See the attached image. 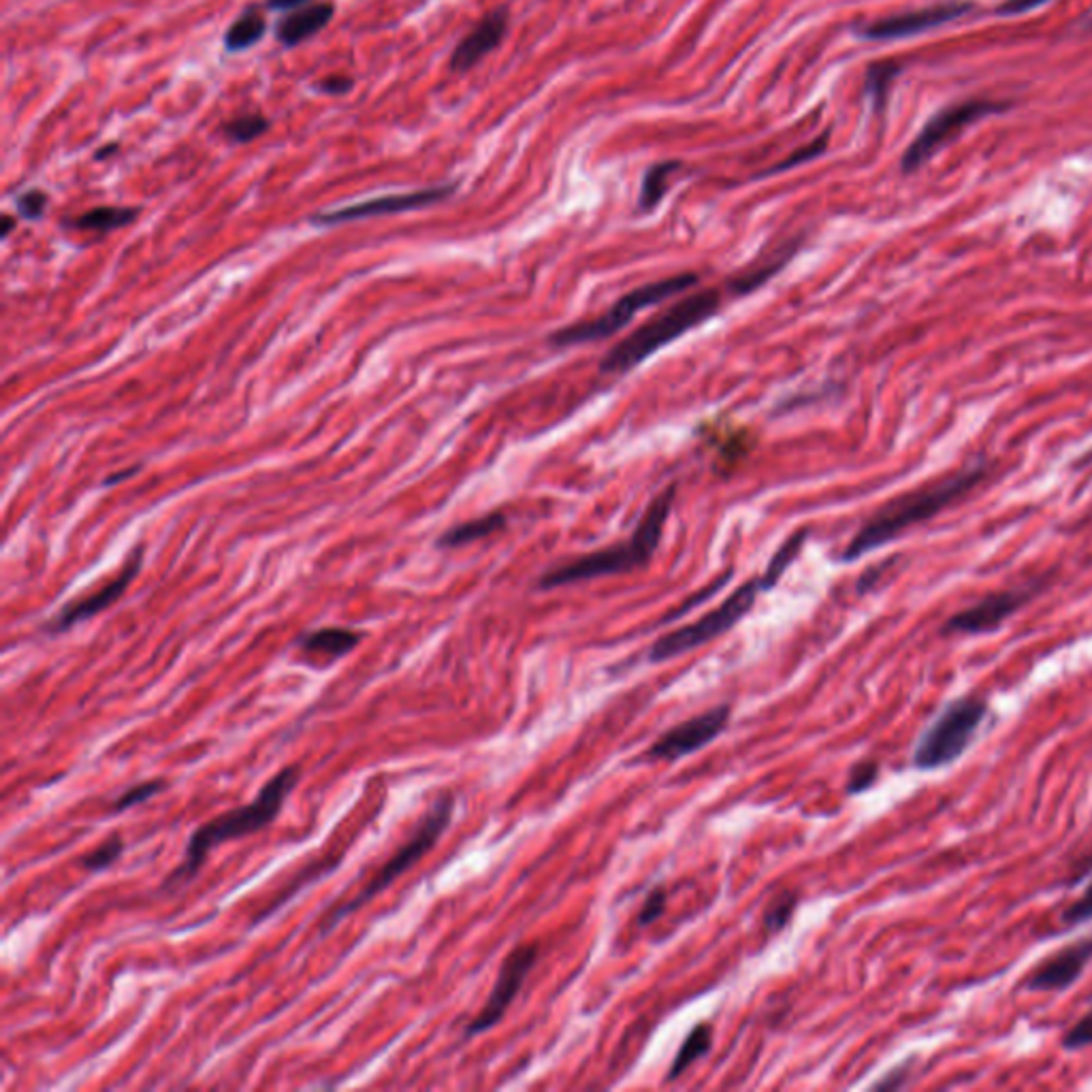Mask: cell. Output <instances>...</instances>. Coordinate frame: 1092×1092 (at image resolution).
I'll use <instances>...</instances> for the list:
<instances>
[{"instance_id": "cell-32", "label": "cell", "mask_w": 1092, "mask_h": 1092, "mask_svg": "<svg viewBox=\"0 0 1092 1092\" xmlns=\"http://www.w3.org/2000/svg\"><path fill=\"white\" fill-rule=\"evenodd\" d=\"M48 194L44 190L38 188H32V190H26L22 192L18 198H16V208L20 212L22 218L26 220H38L44 214H46V208H48Z\"/></svg>"}, {"instance_id": "cell-4", "label": "cell", "mask_w": 1092, "mask_h": 1092, "mask_svg": "<svg viewBox=\"0 0 1092 1092\" xmlns=\"http://www.w3.org/2000/svg\"><path fill=\"white\" fill-rule=\"evenodd\" d=\"M721 305V293L707 289L685 297L670 308L662 310L651 320H646L634 334L623 338L611 348V352L602 358V372L625 374L640 366L642 361L681 338L690 329L702 325L704 320L713 318Z\"/></svg>"}, {"instance_id": "cell-17", "label": "cell", "mask_w": 1092, "mask_h": 1092, "mask_svg": "<svg viewBox=\"0 0 1092 1092\" xmlns=\"http://www.w3.org/2000/svg\"><path fill=\"white\" fill-rule=\"evenodd\" d=\"M508 30V11L496 9L484 16L470 34H465L451 56V71L463 73L491 54Z\"/></svg>"}, {"instance_id": "cell-16", "label": "cell", "mask_w": 1092, "mask_h": 1092, "mask_svg": "<svg viewBox=\"0 0 1092 1092\" xmlns=\"http://www.w3.org/2000/svg\"><path fill=\"white\" fill-rule=\"evenodd\" d=\"M1092 962V937H1084L1039 962L1024 982L1029 992H1063L1073 986Z\"/></svg>"}, {"instance_id": "cell-30", "label": "cell", "mask_w": 1092, "mask_h": 1092, "mask_svg": "<svg viewBox=\"0 0 1092 1092\" xmlns=\"http://www.w3.org/2000/svg\"><path fill=\"white\" fill-rule=\"evenodd\" d=\"M796 903H798V897L794 893H781L771 905L766 907V913H764V926L771 930V933H777V930H781L783 926H788L794 909H796Z\"/></svg>"}, {"instance_id": "cell-28", "label": "cell", "mask_w": 1092, "mask_h": 1092, "mask_svg": "<svg viewBox=\"0 0 1092 1092\" xmlns=\"http://www.w3.org/2000/svg\"><path fill=\"white\" fill-rule=\"evenodd\" d=\"M804 536H806V532H798V534L790 536V540L777 551V555L773 557L771 565H768V570H766L764 577H762L764 583H766V589H773V587L779 583V579H781L783 572L788 570V565H790V563L796 559V555L800 553V549H802V544H804Z\"/></svg>"}, {"instance_id": "cell-36", "label": "cell", "mask_w": 1092, "mask_h": 1092, "mask_svg": "<svg viewBox=\"0 0 1092 1092\" xmlns=\"http://www.w3.org/2000/svg\"><path fill=\"white\" fill-rule=\"evenodd\" d=\"M666 909V889L664 887H656L654 893L646 897L640 913H638V924L642 926H649L651 922H656Z\"/></svg>"}, {"instance_id": "cell-18", "label": "cell", "mask_w": 1092, "mask_h": 1092, "mask_svg": "<svg viewBox=\"0 0 1092 1092\" xmlns=\"http://www.w3.org/2000/svg\"><path fill=\"white\" fill-rule=\"evenodd\" d=\"M336 16L334 3H310L295 11H287L275 22L273 34L282 48H297L320 30H325Z\"/></svg>"}, {"instance_id": "cell-37", "label": "cell", "mask_w": 1092, "mask_h": 1092, "mask_svg": "<svg viewBox=\"0 0 1092 1092\" xmlns=\"http://www.w3.org/2000/svg\"><path fill=\"white\" fill-rule=\"evenodd\" d=\"M352 88H354V79L348 77V75H342V73L329 75V77H325V79H320V82L316 84V90H318V92L329 95V97H342V95H348Z\"/></svg>"}, {"instance_id": "cell-5", "label": "cell", "mask_w": 1092, "mask_h": 1092, "mask_svg": "<svg viewBox=\"0 0 1092 1092\" xmlns=\"http://www.w3.org/2000/svg\"><path fill=\"white\" fill-rule=\"evenodd\" d=\"M453 811H455V798L451 794L437 796V800L429 806V811L421 818V822L412 830L410 838L403 843L397 852L374 873V877L363 885L350 901H346L344 905H334L325 915H322L320 935L322 937L329 935L346 915H350L352 911H356L358 907H363L368 901L384 893L393 881H397L403 873L410 871L419 860H423L435 847L444 830L451 826Z\"/></svg>"}, {"instance_id": "cell-1", "label": "cell", "mask_w": 1092, "mask_h": 1092, "mask_svg": "<svg viewBox=\"0 0 1092 1092\" xmlns=\"http://www.w3.org/2000/svg\"><path fill=\"white\" fill-rule=\"evenodd\" d=\"M988 472L990 463L986 459H980L958 472H950L933 482L924 484V487H917L893 502H887L862 525L854 534V538L849 540V544L843 551V559L856 561L862 555L897 540L901 534L915 528V525L935 518L956 502L964 500L978 484L986 480Z\"/></svg>"}, {"instance_id": "cell-27", "label": "cell", "mask_w": 1092, "mask_h": 1092, "mask_svg": "<svg viewBox=\"0 0 1092 1092\" xmlns=\"http://www.w3.org/2000/svg\"><path fill=\"white\" fill-rule=\"evenodd\" d=\"M901 73V69L895 62H879L869 66L867 73V92L871 95L877 109H883L889 92V84L895 82V77Z\"/></svg>"}, {"instance_id": "cell-13", "label": "cell", "mask_w": 1092, "mask_h": 1092, "mask_svg": "<svg viewBox=\"0 0 1092 1092\" xmlns=\"http://www.w3.org/2000/svg\"><path fill=\"white\" fill-rule=\"evenodd\" d=\"M727 721H730V707L719 704L690 721H683L670 727L668 733H664L649 747L646 755L658 757V760H668V762L681 760L685 755L707 747L709 743H713L723 733Z\"/></svg>"}, {"instance_id": "cell-10", "label": "cell", "mask_w": 1092, "mask_h": 1092, "mask_svg": "<svg viewBox=\"0 0 1092 1092\" xmlns=\"http://www.w3.org/2000/svg\"><path fill=\"white\" fill-rule=\"evenodd\" d=\"M1047 587V579H1035L1024 585L1003 589L970 604L968 609L952 615L943 628V636H980L998 630L1009 617H1014L1020 609L1035 600Z\"/></svg>"}, {"instance_id": "cell-6", "label": "cell", "mask_w": 1092, "mask_h": 1092, "mask_svg": "<svg viewBox=\"0 0 1092 1092\" xmlns=\"http://www.w3.org/2000/svg\"><path fill=\"white\" fill-rule=\"evenodd\" d=\"M988 715V702L978 696L950 700L922 733L913 747L917 771H937L960 760L976 741Z\"/></svg>"}, {"instance_id": "cell-15", "label": "cell", "mask_w": 1092, "mask_h": 1092, "mask_svg": "<svg viewBox=\"0 0 1092 1092\" xmlns=\"http://www.w3.org/2000/svg\"><path fill=\"white\" fill-rule=\"evenodd\" d=\"M139 568H141V549H137L133 553V557L125 563V568L119 570V575L113 581H109L99 591H95V593H90L86 597H79L75 602H69L54 619H50L44 625V632H48V634H62V632L71 630L73 625L82 623V621L103 613L105 609H109L113 602L119 600V595L127 591L131 581L137 577Z\"/></svg>"}, {"instance_id": "cell-35", "label": "cell", "mask_w": 1092, "mask_h": 1092, "mask_svg": "<svg viewBox=\"0 0 1092 1092\" xmlns=\"http://www.w3.org/2000/svg\"><path fill=\"white\" fill-rule=\"evenodd\" d=\"M826 143H828V133H824V135H822V137H820L818 141H814V143H808V145H804V148L796 150V152H794V154H792V156H790L788 160H783V163H781V165L773 167V169H771V171H768V174H777V171H785V169H792V167H796V165H802V163H806V160H811V158L820 156V154H822V152L826 150Z\"/></svg>"}, {"instance_id": "cell-40", "label": "cell", "mask_w": 1092, "mask_h": 1092, "mask_svg": "<svg viewBox=\"0 0 1092 1092\" xmlns=\"http://www.w3.org/2000/svg\"><path fill=\"white\" fill-rule=\"evenodd\" d=\"M310 3H312V0H265L267 9H271V11H295V9L305 7Z\"/></svg>"}, {"instance_id": "cell-3", "label": "cell", "mask_w": 1092, "mask_h": 1092, "mask_svg": "<svg viewBox=\"0 0 1092 1092\" xmlns=\"http://www.w3.org/2000/svg\"><path fill=\"white\" fill-rule=\"evenodd\" d=\"M676 487L670 484L666 487L651 504L644 510L640 523L636 525L634 534L619 544L606 547L602 551H593L589 555L577 557L572 561H565L557 568H551L540 581V589H555L563 585H572L581 581H593L600 577H613V575H625L638 568H644L656 555L662 534L666 528V521L670 516L672 504H674Z\"/></svg>"}, {"instance_id": "cell-23", "label": "cell", "mask_w": 1092, "mask_h": 1092, "mask_svg": "<svg viewBox=\"0 0 1092 1092\" xmlns=\"http://www.w3.org/2000/svg\"><path fill=\"white\" fill-rule=\"evenodd\" d=\"M504 525H506V516L500 514V512H494V514H487V516L468 521L463 525H457V528H453V530H449L447 534H444L437 544L440 547H463L468 542L487 538V536L500 532Z\"/></svg>"}, {"instance_id": "cell-38", "label": "cell", "mask_w": 1092, "mask_h": 1092, "mask_svg": "<svg viewBox=\"0 0 1092 1092\" xmlns=\"http://www.w3.org/2000/svg\"><path fill=\"white\" fill-rule=\"evenodd\" d=\"M1049 0H1003V3L996 7V16L1001 18H1014V16H1022V14H1029L1041 5H1047Z\"/></svg>"}, {"instance_id": "cell-24", "label": "cell", "mask_w": 1092, "mask_h": 1092, "mask_svg": "<svg viewBox=\"0 0 1092 1092\" xmlns=\"http://www.w3.org/2000/svg\"><path fill=\"white\" fill-rule=\"evenodd\" d=\"M269 129H271V119L267 115H263L261 111H250V113H239L231 117L229 123L222 127V135L233 143L244 145V143L257 141Z\"/></svg>"}, {"instance_id": "cell-43", "label": "cell", "mask_w": 1092, "mask_h": 1092, "mask_svg": "<svg viewBox=\"0 0 1092 1092\" xmlns=\"http://www.w3.org/2000/svg\"><path fill=\"white\" fill-rule=\"evenodd\" d=\"M14 227H16V218L3 216V237H7L14 231Z\"/></svg>"}, {"instance_id": "cell-42", "label": "cell", "mask_w": 1092, "mask_h": 1092, "mask_svg": "<svg viewBox=\"0 0 1092 1092\" xmlns=\"http://www.w3.org/2000/svg\"><path fill=\"white\" fill-rule=\"evenodd\" d=\"M133 474H137V468H131L129 472H119V474H113V476H109V478H107L105 482H107V484H113V482H119V480H127V478H131Z\"/></svg>"}, {"instance_id": "cell-11", "label": "cell", "mask_w": 1092, "mask_h": 1092, "mask_svg": "<svg viewBox=\"0 0 1092 1092\" xmlns=\"http://www.w3.org/2000/svg\"><path fill=\"white\" fill-rule=\"evenodd\" d=\"M536 962H538V945L536 943L516 945L506 956V960H504V964L500 968L498 982H496L487 1003H484V1007L480 1009V1014L465 1027V1037L487 1033L489 1029H494L504 1018L508 1007L512 1005V1001L521 992L525 980H528V976L532 974V968H534Z\"/></svg>"}, {"instance_id": "cell-25", "label": "cell", "mask_w": 1092, "mask_h": 1092, "mask_svg": "<svg viewBox=\"0 0 1092 1092\" xmlns=\"http://www.w3.org/2000/svg\"><path fill=\"white\" fill-rule=\"evenodd\" d=\"M678 169V163H660L656 167H651L649 171H646L644 180H642V190H640V208L644 212L654 210L660 201L664 198L666 194V188H668V178L670 174Z\"/></svg>"}, {"instance_id": "cell-7", "label": "cell", "mask_w": 1092, "mask_h": 1092, "mask_svg": "<svg viewBox=\"0 0 1092 1092\" xmlns=\"http://www.w3.org/2000/svg\"><path fill=\"white\" fill-rule=\"evenodd\" d=\"M696 282H698V275L687 271V273H676V275L651 282V285L638 287L630 291L628 295H623L606 314L591 318V320H581V322H575V325L553 331L549 342L557 348H565V346H577V344L611 338L623 327H628L638 312L685 293L687 289H692Z\"/></svg>"}, {"instance_id": "cell-22", "label": "cell", "mask_w": 1092, "mask_h": 1092, "mask_svg": "<svg viewBox=\"0 0 1092 1092\" xmlns=\"http://www.w3.org/2000/svg\"><path fill=\"white\" fill-rule=\"evenodd\" d=\"M711 1043H713V1029H711V1024L700 1022L681 1043L676 1057H674V1063H672V1067L668 1071V1080L681 1077L698 1059H702L707 1055V1051L711 1049Z\"/></svg>"}, {"instance_id": "cell-8", "label": "cell", "mask_w": 1092, "mask_h": 1092, "mask_svg": "<svg viewBox=\"0 0 1092 1092\" xmlns=\"http://www.w3.org/2000/svg\"><path fill=\"white\" fill-rule=\"evenodd\" d=\"M760 591H768L762 577L747 581L741 585L730 597L721 602L717 609L709 611L698 621L678 628L666 636H662L649 651V662H666L672 658H678L687 651H694L698 646L715 640L717 636L733 630L755 604V597Z\"/></svg>"}, {"instance_id": "cell-31", "label": "cell", "mask_w": 1092, "mask_h": 1092, "mask_svg": "<svg viewBox=\"0 0 1092 1092\" xmlns=\"http://www.w3.org/2000/svg\"><path fill=\"white\" fill-rule=\"evenodd\" d=\"M879 777V764L875 760L858 762L852 771H849L847 779V792L849 794H862L875 785Z\"/></svg>"}, {"instance_id": "cell-33", "label": "cell", "mask_w": 1092, "mask_h": 1092, "mask_svg": "<svg viewBox=\"0 0 1092 1092\" xmlns=\"http://www.w3.org/2000/svg\"><path fill=\"white\" fill-rule=\"evenodd\" d=\"M1061 1045L1069 1051H1075V1049H1084L1088 1045H1092V1009L1088 1011V1014H1084L1061 1039Z\"/></svg>"}, {"instance_id": "cell-19", "label": "cell", "mask_w": 1092, "mask_h": 1092, "mask_svg": "<svg viewBox=\"0 0 1092 1092\" xmlns=\"http://www.w3.org/2000/svg\"><path fill=\"white\" fill-rule=\"evenodd\" d=\"M267 32V20L257 5H248L224 32V50L229 54L248 52L263 42Z\"/></svg>"}, {"instance_id": "cell-9", "label": "cell", "mask_w": 1092, "mask_h": 1092, "mask_svg": "<svg viewBox=\"0 0 1092 1092\" xmlns=\"http://www.w3.org/2000/svg\"><path fill=\"white\" fill-rule=\"evenodd\" d=\"M1005 109H1009L1007 103L984 101V99L964 101V103L941 109L939 113H935L928 119L924 129L917 133V137L911 141V145L905 150L903 160H901L903 174L917 171L943 145H948L956 135H960L966 127L980 123V119H984L986 115L1003 113Z\"/></svg>"}, {"instance_id": "cell-21", "label": "cell", "mask_w": 1092, "mask_h": 1092, "mask_svg": "<svg viewBox=\"0 0 1092 1092\" xmlns=\"http://www.w3.org/2000/svg\"><path fill=\"white\" fill-rule=\"evenodd\" d=\"M139 216V210L137 208H95L82 216H77L73 220H69L66 224L73 227V229H79V231H99V233H109V231H115V229H123L127 224H131L135 218Z\"/></svg>"}, {"instance_id": "cell-12", "label": "cell", "mask_w": 1092, "mask_h": 1092, "mask_svg": "<svg viewBox=\"0 0 1092 1092\" xmlns=\"http://www.w3.org/2000/svg\"><path fill=\"white\" fill-rule=\"evenodd\" d=\"M457 190V184H442L433 188H423L415 192H403V194H387L370 201H361V204L334 210V212H320L312 216L314 224H342L363 218H374V216H387V214H401V212H412L423 210L427 206L440 204V201L449 198Z\"/></svg>"}, {"instance_id": "cell-29", "label": "cell", "mask_w": 1092, "mask_h": 1092, "mask_svg": "<svg viewBox=\"0 0 1092 1092\" xmlns=\"http://www.w3.org/2000/svg\"><path fill=\"white\" fill-rule=\"evenodd\" d=\"M165 788H167V781H165V779H150V781H141V783L129 788V790H127L123 796H119V798H115V800L111 802V811H113V814L129 811V808H133V806L145 802L148 798L160 794Z\"/></svg>"}, {"instance_id": "cell-39", "label": "cell", "mask_w": 1092, "mask_h": 1092, "mask_svg": "<svg viewBox=\"0 0 1092 1092\" xmlns=\"http://www.w3.org/2000/svg\"><path fill=\"white\" fill-rule=\"evenodd\" d=\"M913 1065H915L913 1059L907 1061V1063H903V1065H899L897 1069H893L889 1073H885V1077L879 1080L873 1088H879V1090H883V1088H903V1086L909 1082V1073H911V1067H913Z\"/></svg>"}, {"instance_id": "cell-41", "label": "cell", "mask_w": 1092, "mask_h": 1092, "mask_svg": "<svg viewBox=\"0 0 1092 1092\" xmlns=\"http://www.w3.org/2000/svg\"><path fill=\"white\" fill-rule=\"evenodd\" d=\"M117 148H119V145H117V143H115V141H111V143H107V145H105V148H99V150H97V152H95V160H107V158H109V156H113V154H115V152H117Z\"/></svg>"}, {"instance_id": "cell-2", "label": "cell", "mask_w": 1092, "mask_h": 1092, "mask_svg": "<svg viewBox=\"0 0 1092 1092\" xmlns=\"http://www.w3.org/2000/svg\"><path fill=\"white\" fill-rule=\"evenodd\" d=\"M299 779L301 771L297 764L282 768L277 775H273L263 785V790L252 802L244 806H235L231 811L210 820L208 824H201L190 834L184 860L176 867V871H171L165 877L163 883H160V893L174 895L180 887L190 883L201 873V867L206 864L214 847L235 838H244L248 834H257L269 824H273L282 811V806H285L287 796L295 790Z\"/></svg>"}, {"instance_id": "cell-34", "label": "cell", "mask_w": 1092, "mask_h": 1092, "mask_svg": "<svg viewBox=\"0 0 1092 1092\" xmlns=\"http://www.w3.org/2000/svg\"><path fill=\"white\" fill-rule=\"evenodd\" d=\"M1061 920L1065 926H1077L1092 920V881L1086 887V893L1063 911Z\"/></svg>"}, {"instance_id": "cell-26", "label": "cell", "mask_w": 1092, "mask_h": 1092, "mask_svg": "<svg viewBox=\"0 0 1092 1092\" xmlns=\"http://www.w3.org/2000/svg\"><path fill=\"white\" fill-rule=\"evenodd\" d=\"M123 852H125V836L113 832L99 847H95L90 854H86L82 860H79V867L88 873H99V871L109 869L119 856H123Z\"/></svg>"}, {"instance_id": "cell-20", "label": "cell", "mask_w": 1092, "mask_h": 1092, "mask_svg": "<svg viewBox=\"0 0 1092 1092\" xmlns=\"http://www.w3.org/2000/svg\"><path fill=\"white\" fill-rule=\"evenodd\" d=\"M361 634L348 628H322L305 634L299 640V646L305 654H318L327 656L329 660H338L348 656L354 646L361 642Z\"/></svg>"}, {"instance_id": "cell-14", "label": "cell", "mask_w": 1092, "mask_h": 1092, "mask_svg": "<svg viewBox=\"0 0 1092 1092\" xmlns=\"http://www.w3.org/2000/svg\"><path fill=\"white\" fill-rule=\"evenodd\" d=\"M970 9H974V3H966V0H952V3L930 5L924 9H915V11L899 14L893 18H883L871 24H862L856 28V32L862 38H871V42H893V38L913 36L926 30L939 28L943 24H950L966 16Z\"/></svg>"}]
</instances>
